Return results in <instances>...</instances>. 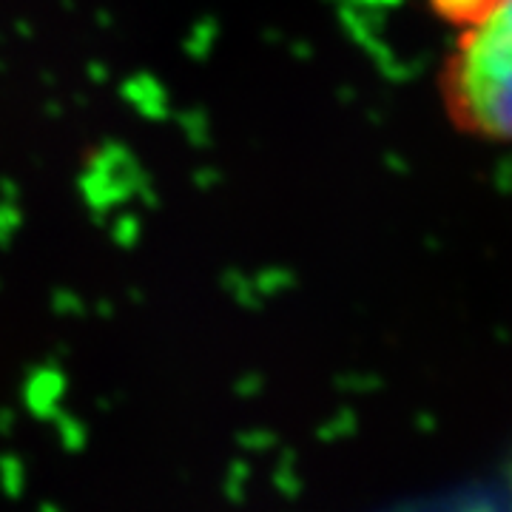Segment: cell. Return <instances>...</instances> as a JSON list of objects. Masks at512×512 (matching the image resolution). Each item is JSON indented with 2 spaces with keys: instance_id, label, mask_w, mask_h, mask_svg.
Returning <instances> with one entry per match:
<instances>
[{
  "instance_id": "6da1fadb",
  "label": "cell",
  "mask_w": 512,
  "mask_h": 512,
  "mask_svg": "<svg viewBox=\"0 0 512 512\" xmlns=\"http://www.w3.org/2000/svg\"><path fill=\"white\" fill-rule=\"evenodd\" d=\"M441 97L461 131L512 143V0H490L470 26L458 29Z\"/></svg>"
},
{
  "instance_id": "7a4b0ae2",
  "label": "cell",
  "mask_w": 512,
  "mask_h": 512,
  "mask_svg": "<svg viewBox=\"0 0 512 512\" xmlns=\"http://www.w3.org/2000/svg\"><path fill=\"white\" fill-rule=\"evenodd\" d=\"M487 3H490V0H430V9H433L436 18H441L444 23H450L458 32V29L470 26V23L484 12Z\"/></svg>"
}]
</instances>
